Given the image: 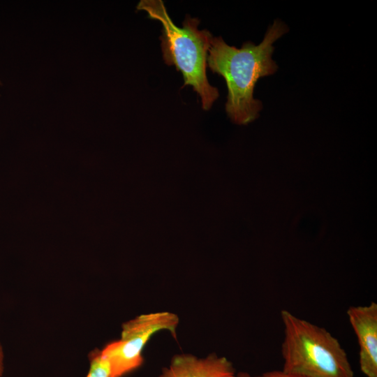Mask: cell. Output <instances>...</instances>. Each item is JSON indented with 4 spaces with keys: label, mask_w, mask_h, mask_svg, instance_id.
Returning a JSON list of instances; mask_svg holds the SVG:
<instances>
[{
    "label": "cell",
    "mask_w": 377,
    "mask_h": 377,
    "mask_svg": "<svg viewBox=\"0 0 377 377\" xmlns=\"http://www.w3.org/2000/svg\"><path fill=\"white\" fill-rule=\"evenodd\" d=\"M287 31L282 22L275 20L259 45L246 42L241 48L228 45L221 36L213 37L207 66L226 82V110L235 124H246L258 117L263 105L253 98V89L259 78L276 71L272 44Z\"/></svg>",
    "instance_id": "obj_1"
},
{
    "label": "cell",
    "mask_w": 377,
    "mask_h": 377,
    "mask_svg": "<svg viewBox=\"0 0 377 377\" xmlns=\"http://www.w3.org/2000/svg\"><path fill=\"white\" fill-rule=\"evenodd\" d=\"M138 10H144L151 20L162 24L160 36L163 59L168 66H175L184 79L182 88L191 86L201 99L204 110H209L219 98L217 88L207 77L209 50L213 36L207 29L200 30V20L186 15L182 27L174 24L162 0H141Z\"/></svg>",
    "instance_id": "obj_2"
},
{
    "label": "cell",
    "mask_w": 377,
    "mask_h": 377,
    "mask_svg": "<svg viewBox=\"0 0 377 377\" xmlns=\"http://www.w3.org/2000/svg\"><path fill=\"white\" fill-rule=\"evenodd\" d=\"M282 371L302 377H355L347 353L325 328L281 311Z\"/></svg>",
    "instance_id": "obj_3"
},
{
    "label": "cell",
    "mask_w": 377,
    "mask_h": 377,
    "mask_svg": "<svg viewBox=\"0 0 377 377\" xmlns=\"http://www.w3.org/2000/svg\"><path fill=\"white\" fill-rule=\"evenodd\" d=\"M179 323L178 316L170 311L144 313L124 323L121 338L101 350L112 377H123L140 368L144 362L142 351L152 336L167 330L176 338Z\"/></svg>",
    "instance_id": "obj_4"
},
{
    "label": "cell",
    "mask_w": 377,
    "mask_h": 377,
    "mask_svg": "<svg viewBox=\"0 0 377 377\" xmlns=\"http://www.w3.org/2000/svg\"><path fill=\"white\" fill-rule=\"evenodd\" d=\"M346 314L357 339L360 370L367 377H377V304L350 306Z\"/></svg>",
    "instance_id": "obj_5"
},
{
    "label": "cell",
    "mask_w": 377,
    "mask_h": 377,
    "mask_svg": "<svg viewBox=\"0 0 377 377\" xmlns=\"http://www.w3.org/2000/svg\"><path fill=\"white\" fill-rule=\"evenodd\" d=\"M235 374L232 362L224 356L182 353L174 355L158 377H230Z\"/></svg>",
    "instance_id": "obj_6"
},
{
    "label": "cell",
    "mask_w": 377,
    "mask_h": 377,
    "mask_svg": "<svg viewBox=\"0 0 377 377\" xmlns=\"http://www.w3.org/2000/svg\"><path fill=\"white\" fill-rule=\"evenodd\" d=\"M89 360L90 366L86 377H112L109 364L101 355V350L91 351Z\"/></svg>",
    "instance_id": "obj_7"
},
{
    "label": "cell",
    "mask_w": 377,
    "mask_h": 377,
    "mask_svg": "<svg viewBox=\"0 0 377 377\" xmlns=\"http://www.w3.org/2000/svg\"><path fill=\"white\" fill-rule=\"evenodd\" d=\"M254 377H302L283 372L282 370H274L265 372Z\"/></svg>",
    "instance_id": "obj_8"
},
{
    "label": "cell",
    "mask_w": 377,
    "mask_h": 377,
    "mask_svg": "<svg viewBox=\"0 0 377 377\" xmlns=\"http://www.w3.org/2000/svg\"><path fill=\"white\" fill-rule=\"evenodd\" d=\"M3 346L0 342V377H2L3 373Z\"/></svg>",
    "instance_id": "obj_9"
},
{
    "label": "cell",
    "mask_w": 377,
    "mask_h": 377,
    "mask_svg": "<svg viewBox=\"0 0 377 377\" xmlns=\"http://www.w3.org/2000/svg\"><path fill=\"white\" fill-rule=\"evenodd\" d=\"M230 377H254L250 375L249 374L246 372H240L238 374H235V375L230 376Z\"/></svg>",
    "instance_id": "obj_10"
},
{
    "label": "cell",
    "mask_w": 377,
    "mask_h": 377,
    "mask_svg": "<svg viewBox=\"0 0 377 377\" xmlns=\"http://www.w3.org/2000/svg\"><path fill=\"white\" fill-rule=\"evenodd\" d=\"M0 84H1V82H0Z\"/></svg>",
    "instance_id": "obj_11"
}]
</instances>
